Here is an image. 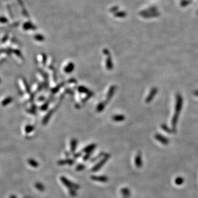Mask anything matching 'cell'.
<instances>
[{"instance_id":"3","label":"cell","mask_w":198,"mask_h":198,"mask_svg":"<svg viewBox=\"0 0 198 198\" xmlns=\"http://www.w3.org/2000/svg\"><path fill=\"white\" fill-rule=\"evenodd\" d=\"M73 68H74V65L73 64V63H70L69 64L67 65V66H66V68H65L64 71L67 73H69L72 71Z\"/></svg>"},{"instance_id":"6","label":"cell","mask_w":198,"mask_h":198,"mask_svg":"<svg viewBox=\"0 0 198 198\" xmlns=\"http://www.w3.org/2000/svg\"><path fill=\"white\" fill-rule=\"evenodd\" d=\"M113 90H114V88L112 87V88H111V89H110V91H108V95H107V99H110L111 98V96H112V94H113Z\"/></svg>"},{"instance_id":"5","label":"cell","mask_w":198,"mask_h":198,"mask_svg":"<svg viewBox=\"0 0 198 198\" xmlns=\"http://www.w3.org/2000/svg\"><path fill=\"white\" fill-rule=\"evenodd\" d=\"M156 139H157V140H160V142H162V143H167V139H166V138H164V137H163L162 136V135H160V134H157V135H156Z\"/></svg>"},{"instance_id":"4","label":"cell","mask_w":198,"mask_h":198,"mask_svg":"<svg viewBox=\"0 0 198 198\" xmlns=\"http://www.w3.org/2000/svg\"><path fill=\"white\" fill-rule=\"evenodd\" d=\"M113 120L115 121H122L124 120V117L122 115H117L116 116H114L113 117Z\"/></svg>"},{"instance_id":"1","label":"cell","mask_w":198,"mask_h":198,"mask_svg":"<svg viewBox=\"0 0 198 198\" xmlns=\"http://www.w3.org/2000/svg\"><path fill=\"white\" fill-rule=\"evenodd\" d=\"M183 100L182 96H181V95L178 94L177 97H176V103L174 116H173L172 120V126L173 129H175L176 127H177L179 115H180V113L181 112L182 108L183 107Z\"/></svg>"},{"instance_id":"7","label":"cell","mask_w":198,"mask_h":198,"mask_svg":"<svg viewBox=\"0 0 198 198\" xmlns=\"http://www.w3.org/2000/svg\"><path fill=\"white\" fill-rule=\"evenodd\" d=\"M161 127H162V128L164 130V131H165L166 132H167L170 133V130L169 128H168V127H167L166 125H165V124H163V125Z\"/></svg>"},{"instance_id":"9","label":"cell","mask_w":198,"mask_h":198,"mask_svg":"<svg viewBox=\"0 0 198 198\" xmlns=\"http://www.w3.org/2000/svg\"><path fill=\"white\" fill-rule=\"evenodd\" d=\"M194 95H195V96H197L198 97V90H197V91H195L194 92Z\"/></svg>"},{"instance_id":"2","label":"cell","mask_w":198,"mask_h":198,"mask_svg":"<svg viewBox=\"0 0 198 198\" xmlns=\"http://www.w3.org/2000/svg\"><path fill=\"white\" fill-rule=\"evenodd\" d=\"M157 93V89L156 88H153L151 89L150 93L148 95V96L146 97V99L145 100V102L146 103H149L152 100H153L154 98V97L155 96Z\"/></svg>"},{"instance_id":"8","label":"cell","mask_w":198,"mask_h":198,"mask_svg":"<svg viewBox=\"0 0 198 198\" xmlns=\"http://www.w3.org/2000/svg\"><path fill=\"white\" fill-rule=\"evenodd\" d=\"M104 107V105H103L102 104H100V105H99L98 107H97V110H98L99 111H101L103 109Z\"/></svg>"}]
</instances>
